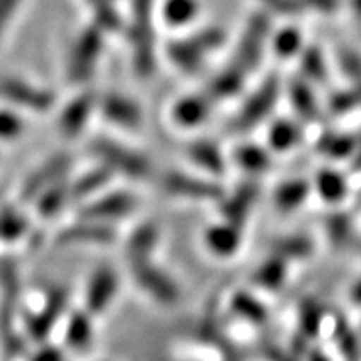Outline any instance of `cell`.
<instances>
[{"instance_id": "21", "label": "cell", "mask_w": 361, "mask_h": 361, "mask_svg": "<svg viewBox=\"0 0 361 361\" xmlns=\"http://www.w3.org/2000/svg\"><path fill=\"white\" fill-rule=\"evenodd\" d=\"M188 159L201 170L209 171L212 176H221L225 171V159L219 147L210 140H194L186 147Z\"/></svg>"}, {"instance_id": "51", "label": "cell", "mask_w": 361, "mask_h": 361, "mask_svg": "<svg viewBox=\"0 0 361 361\" xmlns=\"http://www.w3.org/2000/svg\"><path fill=\"white\" fill-rule=\"evenodd\" d=\"M354 10L357 15H361V0H354Z\"/></svg>"}, {"instance_id": "41", "label": "cell", "mask_w": 361, "mask_h": 361, "mask_svg": "<svg viewBox=\"0 0 361 361\" xmlns=\"http://www.w3.org/2000/svg\"><path fill=\"white\" fill-rule=\"evenodd\" d=\"M24 231H26V221H24L19 214H15V212H6V214L0 218V234L6 236L4 240H15V238L23 236Z\"/></svg>"}, {"instance_id": "29", "label": "cell", "mask_w": 361, "mask_h": 361, "mask_svg": "<svg viewBox=\"0 0 361 361\" xmlns=\"http://www.w3.org/2000/svg\"><path fill=\"white\" fill-rule=\"evenodd\" d=\"M315 188L328 203H339L347 195V180L336 170L324 168L315 177Z\"/></svg>"}, {"instance_id": "48", "label": "cell", "mask_w": 361, "mask_h": 361, "mask_svg": "<svg viewBox=\"0 0 361 361\" xmlns=\"http://www.w3.org/2000/svg\"><path fill=\"white\" fill-rule=\"evenodd\" d=\"M306 4L314 6L321 11H334L338 8V0H306Z\"/></svg>"}, {"instance_id": "8", "label": "cell", "mask_w": 361, "mask_h": 361, "mask_svg": "<svg viewBox=\"0 0 361 361\" xmlns=\"http://www.w3.org/2000/svg\"><path fill=\"white\" fill-rule=\"evenodd\" d=\"M0 96L11 104H17L19 107H26L35 113H47L56 104V94L52 90L39 89V87L30 85L26 81L13 80V78L0 81Z\"/></svg>"}, {"instance_id": "14", "label": "cell", "mask_w": 361, "mask_h": 361, "mask_svg": "<svg viewBox=\"0 0 361 361\" xmlns=\"http://www.w3.org/2000/svg\"><path fill=\"white\" fill-rule=\"evenodd\" d=\"M96 105H98V98L94 92H83L68 102L59 114V122H57L63 137L76 138L85 129Z\"/></svg>"}, {"instance_id": "36", "label": "cell", "mask_w": 361, "mask_h": 361, "mask_svg": "<svg viewBox=\"0 0 361 361\" xmlns=\"http://www.w3.org/2000/svg\"><path fill=\"white\" fill-rule=\"evenodd\" d=\"M197 8L200 6L195 0H168L164 8V19L171 26H183L194 19Z\"/></svg>"}, {"instance_id": "11", "label": "cell", "mask_w": 361, "mask_h": 361, "mask_svg": "<svg viewBox=\"0 0 361 361\" xmlns=\"http://www.w3.org/2000/svg\"><path fill=\"white\" fill-rule=\"evenodd\" d=\"M100 113L107 122L124 129H137L142 126L144 114L135 100L118 92H107L98 100Z\"/></svg>"}, {"instance_id": "27", "label": "cell", "mask_w": 361, "mask_h": 361, "mask_svg": "<svg viewBox=\"0 0 361 361\" xmlns=\"http://www.w3.org/2000/svg\"><path fill=\"white\" fill-rule=\"evenodd\" d=\"M290 100L293 109L308 122H315L319 118V105L315 100L314 90L305 80H291L290 83Z\"/></svg>"}, {"instance_id": "12", "label": "cell", "mask_w": 361, "mask_h": 361, "mask_svg": "<svg viewBox=\"0 0 361 361\" xmlns=\"http://www.w3.org/2000/svg\"><path fill=\"white\" fill-rule=\"evenodd\" d=\"M72 162H74V159H72V155H68V153H57V155L48 159L43 166L37 168V170L26 179V183H24V200H34V197L41 195V192L48 190L50 186L56 185L57 180H61V177L67 176L68 170L72 168Z\"/></svg>"}, {"instance_id": "1", "label": "cell", "mask_w": 361, "mask_h": 361, "mask_svg": "<svg viewBox=\"0 0 361 361\" xmlns=\"http://www.w3.org/2000/svg\"><path fill=\"white\" fill-rule=\"evenodd\" d=\"M131 52L133 67L140 78H149L157 68L155 61V28L153 0H131Z\"/></svg>"}, {"instance_id": "43", "label": "cell", "mask_w": 361, "mask_h": 361, "mask_svg": "<svg viewBox=\"0 0 361 361\" xmlns=\"http://www.w3.org/2000/svg\"><path fill=\"white\" fill-rule=\"evenodd\" d=\"M321 308L317 306L315 300H306L302 305V312H300V321H302V328L308 334H315L319 330V323H321Z\"/></svg>"}, {"instance_id": "33", "label": "cell", "mask_w": 361, "mask_h": 361, "mask_svg": "<svg viewBox=\"0 0 361 361\" xmlns=\"http://www.w3.org/2000/svg\"><path fill=\"white\" fill-rule=\"evenodd\" d=\"M90 339H92V326H90L89 312H76L72 314V317L68 319L67 326V343L72 348H81L89 347Z\"/></svg>"}, {"instance_id": "19", "label": "cell", "mask_w": 361, "mask_h": 361, "mask_svg": "<svg viewBox=\"0 0 361 361\" xmlns=\"http://www.w3.org/2000/svg\"><path fill=\"white\" fill-rule=\"evenodd\" d=\"M170 61L185 74H197L204 67V52L190 37L176 39L166 44Z\"/></svg>"}, {"instance_id": "42", "label": "cell", "mask_w": 361, "mask_h": 361, "mask_svg": "<svg viewBox=\"0 0 361 361\" xmlns=\"http://www.w3.org/2000/svg\"><path fill=\"white\" fill-rule=\"evenodd\" d=\"M24 129V122L10 111H0V138H17Z\"/></svg>"}, {"instance_id": "50", "label": "cell", "mask_w": 361, "mask_h": 361, "mask_svg": "<svg viewBox=\"0 0 361 361\" xmlns=\"http://www.w3.org/2000/svg\"><path fill=\"white\" fill-rule=\"evenodd\" d=\"M357 144H360V149H356V159H354V164H352L354 170H361V142Z\"/></svg>"}, {"instance_id": "3", "label": "cell", "mask_w": 361, "mask_h": 361, "mask_svg": "<svg viewBox=\"0 0 361 361\" xmlns=\"http://www.w3.org/2000/svg\"><path fill=\"white\" fill-rule=\"evenodd\" d=\"M104 50V30L100 26H90L83 30L68 54L67 78L71 83H85L92 78L96 65L100 61Z\"/></svg>"}, {"instance_id": "32", "label": "cell", "mask_w": 361, "mask_h": 361, "mask_svg": "<svg viewBox=\"0 0 361 361\" xmlns=\"http://www.w3.org/2000/svg\"><path fill=\"white\" fill-rule=\"evenodd\" d=\"M68 200H71V185L63 179L57 180L56 185L50 186L39 197V214L43 218H52L63 209V204Z\"/></svg>"}, {"instance_id": "38", "label": "cell", "mask_w": 361, "mask_h": 361, "mask_svg": "<svg viewBox=\"0 0 361 361\" xmlns=\"http://www.w3.org/2000/svg\"><path fill=\"white\" fill-rule=\"evenodd\" d=\"M273 48H275L276 56L293 57L295 54L302 52V35L295 28L281 30L273 39Z\"/></svg>"}, {"instance_id": "18", "label": "cell", "mask_w": 361, "mask_h": 361, "mask_svg": "<svg viewBox=\"0 0 361 361\" xmlns=\"http://www.w3.org/2000/svg\"><path fill=\"white\" fill-rule=\"evenodd\" d=\"M204 243L216 257H233L242 245V233H240V227L228 224V221L212 225L204 231Z\"/></svg>"}, {"instance_id": "37", "label": "cell", "mask_w": 361, "mask_h": 361, "mask_svg": "<svg viewBox=\"0 0 361 361\" xmlns=\"http://www.w3.org/2000/svg\"><path fill=\"white\" fill-rule=\"evenodd\" d=\"M231 306H233V310L238 315H242V317L249 319V321H255V323H262L267 317V312L264 308V305L247 293L234 295Z\"/></svg>"}, {"instance_id": "10", "label": "cell", "mask_w": 361, "mask_h": 361, "mask_svg": "<svg viewBox=\"0 0 361 361\" xmlns=\"http://www.w3.org/2000/svg\"><path fill=\"white\" fill-rule=\"evenodd\" d=\"M118 291V275L111 266H100L92 273L85 291V306L90 315L104 314Z\"/></svg>"}, {"instance_id": "24", "label": "cell", "mask_w": 361, "mask_h": 361, "mask_svg": "<svg viewBox=\"0 0 361 361\" xmlns=\"http://www.w3.org/2000/svg\"><path fill=\"white\" fill-rule=\"evenodd\" d=\"M159 242V228L153 224H144L135 228L128 240V258L137 260V258H149L155 251Z\"/></svg>"}, {"instance_id": "25", "label": "cell", "mask_w": 361, "mask_h": 361, "mask_svg": "<svg viewBox=\"0 0 361 361\" xmlns=\"http://www.w3.org/2000/svg\"><path fill=\"white\" fill-rule=\"evenodd\" d=\"M111 177H113V171L104 164L94 170H89L71 185V200H87L89 195L96 194L105 185H109Z\"/></svg>"}, {"instance_id": "40", "label": "cell", "mask_w": 361, "mask_h": 361, "mask_svg": "<svg viewBox=\"0 0 361 361\" xmlns=\"http://www.w3.org/2000/svg\"><path fill=\"white\" fill-rule=\"evenodd\" d=\"M190 39L204 54H209L218 50V48L225 43V32L221 28L210 26V28H203L200 30L197 34L190 35Z\"/></svg>"}, {"instance_id": "34", "label": "cell", "mask_w": 361, "mask_h": 361, "mask_svg": "<svg viewBox=\"0 0 361 361\" xmlns=\"http://www.w3.org/2000/svg\"><path fill=\"white\" fill-rule=\"evenodd\" d=\"M300 68H302L305 78H308L310 81H315V83H324V81H326V61H324L323 52H321L317 47H308L302 50V56H300Z\"/></svg>"}, {"instance_id": "35", "label": "cell", "mask_w": 361, "mask_h": 361, "mask_svg": "<svg viewBox=\"0 0 361 361\" xmlns=\"http://www.w3.org/2000/svg\"><path fill=\"white\" fill-rule=\"evenodd\" d=\"M326 234L328 240L336 245V247H345L352 238V224L347 214L343 212H336L326 218Z\"/></svg>"}, {"instance_id": "17", "label": "cell", "mask_w": 361, "mask_h": 361, "mask_svg": "<svg viewBox=\"0 0 361 361\" xmlns=\"http://www.w3.org/2000/svg\"><path fill=\"white\" fill-rule=\"evenodd\" d=\"M258 197V186L252 183H245L238 188L233 194V197L228 200H221V214H224L225 221L242 227L247 221L249 214L255 201Z\"/></svg>"}, {"instance_id": "16", "label": "cell", "mask_w": 361, "mask_h": 361, "mask_svg": "<svg viewBox=\"0 0 361 361\" xmlns=\"http://www.w3.org/2000/svg\"><path fill=\"white\" fill-rule=\"evenodd\" d=\"M212 100L209 96H185L173 104L171 107V118L180 128H197L209 118L210 111H212Z\"/></svg>"}, {"instance_id": "23", "label": "cell", "mask_w": 361, "mask_h": 361, "mask_svg": "<svg viewBox=\"0 0 361 361\" xmlns=\"http://www.w3.org/2000/svg\"><path fill=\"white\" fill-rule=\"evenodd\" d=\"M286 262L288 260L276 257V255L262 262L260 266L257 267V271H255V275H252L255 284L269 291L281 290L282 284L288 279V264Z\"/></svg>"}, {"instance_id": "44", "label": "cell", "mask_w": 361, "mask_h": 361, "mask_svg": "<svg viewBox=\"0 0 361 361\" xmlns=\"http://www.w3.org/2000/svg\"><path fill=\"white\" fill-rule=\"evenodd\" d=\"M339 65L343 72H347L348 76L354 80H361V57L352 50H341L339 52Z\"/></svg>"}, {"instance_id": "52", "label": "cell", "mask_w": 361, "mask_h": 361, "mask_svg": "<svg viewBox=\"0 0 361 361\" xmlns=\"http://www.w3.org/2000/svg\"><path fill=\"white\" fill-rule=\"evenodd\" d=\"M314 361H326V357H324V356H323V354H315Z\"/></svg>"}, {"instance_id": "49", "label": "cell", "mask_w": 361, "mask_h": 361, "mask_svg": "<svg viewBox=\"0 0 361 361\" xmlns=\"http://www.w3.org/2000/svg\"><path fill=\"white\" fill-rule=\"evenodd\" d=\"M352 300L357 302V305H361V279L357 281V284L352 288Z\"/></svg>"}, {"instance_id": "22", "label": "cell", "mask_w": 361, "mask_h": 361, "mask_svg": "<svg viewBox=\"0 0 361 361\" xmlns=\"http://www.w3.org/2000/svg\"><path fill=\"white\" fill-rule=\"evenodd\" d=\"M310 195V183L305 179L284 180L276 186L273 194V203L281 212H293L302 207Z\"/></svg>"}, {"instance_id": "45", "label": "cell", "mask_w": 361, "mask_h": 361, "mask_svg": "<svg viewBox=\"0 0 361 361\" xmlns=\"http://www.w3.org/2000/svg\"><path fill=\"white\" fill-rule=\"evenodd\" d=\"M264 2L279 13H295L300 8V2L297 0H264Z\"/></svg>"}, {"instance_id": "6", "label": "cell", "mask_w": 361, "mask_h": 361, "mask_svg": "<svg viewBox=\"0 0 361 361\" xmlns=\"http://www.w3.org/2000/svg\"><path fill=\"white\" fill-rule=\"evenodd\" d=\"M131 275L140 290L146 291L152 299L161 305H176L180 297V291L168 273L157 267L152 258H137L129 260Z\"/></svg>"}, {"instance_id": "26", "label": "cell", "mask_w": 361, "mask_h": 361, "mask_svg": "<svg viewBox=\"0 0 361 361\" xmlns=\"http://www.w3.org/2000/svg\"><path fill=\"white\" fill-rule=\"evenodd\" d=\"M273 255L284 258V260H305L315 251V243L308 236H284L271 243Z\"/></svg>"}, {"instance_id": "47", "label": "cell", "mask_w": 361, "mask_h": 361, "mask_svg": "<svg viewBox=\"0 0 361 361\" xmlns=\"http://www.w3.org/2000/svg\"><path fill=\"white\" fill-rule=\"evenodd\" d=\"M32 361H63V356L57 348L47 347L43 348V350H39L37 354L32 357Z\"/></svg>"}, {"instance_id": "31", "label": "cell", "mask_w": 361, "mask_h": 361, "mask_svg": "<svg viewBox=\"0 0 361 361\" xmlns=\"http://www.w3.org/2000/svg\"><path fill=\"white\" fill-rule=\"evenodd\" d=\"M269 146L275 152H290L300 142L299 126L290 122V120H276L269 128V137H267Z\"/></svg>"}, {"instance_id": "20", "label": "cell", "mask_w": 361, "mask_h": 361, "mask_svg": "<svg viewBox=\"0 0 361 361\" xmlns=\"http://www.w3.org/2000/svg\"><path fill=\"white\" fill-rule=\"evenodd\" d=\"M245 78H247V74L231 63L228 67L221 68V71L207 83V92H204V94L209 96L212 102H221L228 100V98H234V96L243 89V85H245Z\"/></svg>"}, {"instance_id": "2", "label": "cell", "mask_w": 361, "mask_h": 361, "mask_svg": "<svg viewBox=\"0 0 361 361\" xmlns=\"http://www.w3.org/2000/svg\"><path fill=\"white\" fill-rule=\"evenodd\" d=\"M90 153L98 157L104 166L109 168L113 173H124L131 179H147L152 176V162L142 153L133 152L124 144L111 140V138L98 137L90 140Z\"/></svg>"}, {"instance_id": "9", "label": "cell", "mask_w": 361, "mask_h": 361, "mask_svg": "<svg viewBox=\"0 0 361 361\" xmlns=\"http://www.w3.org/2000/svg\"><path fill=\"white\" fill-rule=\"evenodd\" d=\"M138 203H140L138 197L131 192H111L87 203L80 210V216L83 219H94V221L124 218V216L133 214Z\"/></svg>"}, {"instance_id": "39", "label": "cell", "mask_w": 361, "mask_h": 361, "mask_svg": "<svg viewBox=\"0 0 361 361\" xmlns=\"http://www.w3.org/2000/svg\"><path fill=\"white\" fill-rule=\"evenodd\" d=\"M92 8L96 11V26L109 32L118 30L120 17L111 0H92Z\"/></svg>"}, {"instance_id": "13", "label": "cell", "mask_w": 361, "mask_h": 361, "mask_svg": "<svg viewBox=\"0 0 361 361\" xmlns=\"http://www.w3.org/2000/svg\"><path fill=\"white\" fill-rule=\"evenodd\" d=\"M116 240V231L105 221L85 219L81 224H74L59 233L57 242L65 245H107Z\"/></svg>"}, {"instance_id": "15", "label": "cell", "mask_w": 361, "mask_h": 361, "mask_svg": "<svg viewBox=\"0 0 361 361\" xmlns=\"http://www.w3.org/2000/svg\"><path fill=\"white\" fill-rule=\"evenodd\" d=\"M67 306V290L63 288H52L48 293V300L44 308L41 310L39 315H32L26 319V326H28L30 336L34 339H44L47 334L50 332V328L57 321V317L61 315V312Z\"/></svg>"}, {"instance_id": "4", "label": "cell", "mask_w": 361, "mask_h": 361, "mask_svg": "<svg viewBox=\"0 0 361 361\" xmlns=\"http://www.w3.org/2000/svg\"><path fill=\"white\" fill-rule=\"evenodd\" d=\"M279 92H281V80L276 74H271L245 100V104H243L242 109L238 111L228 129L233 133H245V131H251L252 128L262 124L275 107L276 100H279Z\"/></svg>"}, {"instance_id": "30", "label": "cell", "mask_w": 361, "mask_h": 361, "mask_svg": "<svg viewBox=\"0 0 361 361\" xmlns=\"http://www.w3.org/2000/svg\"><path fill=\"white\" fill-rule=\"evenodd\" d=\"M357 140L350 135L339 133H324L317 140V152L326 155L330 159H345L350 157L352 153H356Z\"/></svg>"}, {"instance_id": "5", "label": "cell", "mask_w": 361, "mask_h": 361, "mask_svg": "<svg viewBox=\"0 0 361 361\" xmlns=\"http://www.w3.org/2000/svg\"><path fill=\"white\" fill-rule=\"evenodd\" d=\"M269 35V17L266 13L252 15L243 30L242 37L234 50L233 65L245 74H251L260 65V59L266 50V41Z\"/></svg>"}, {"instance_id": "7", "label": "cell", "mask_w": 361, "mask_h": 361, "mask_svg": "<svg viewBox=\"0 0 361 361\" xmlns=\"http://www.w3.org/2000/svg\"><path fill=\"white\" fill-rule=\"evenodd\" d=\"M161 188L168 195L173 197H185L195 201H221L225 197L224 188L218 183L207 179H195V177L183 173V171H170L162 176Z\"/></svg>"}, {"instance_id": "28", "label": "cell", "mask_w": 361, "mask_h": 361, "mask_svg": "<svg viewBox=\"0 0 361 361\" xmlns=\"http://www.w3.org/2000/svg\"><path fill=\"white\" fill-rule=\"evenodd\" d=\"M234 162L242 170L249 171V173H264L266 170H269L271 166V157L269 153L264 149V147L257 146V144H243V146H238L233 153Z\"/></svg>"}, {"instance_id": "46", "label": "cell", "mask_w": 361, "mask_h": 361, "mask_svg": "<svg viewBox=\"0 0 361 361\" xmlns=\"http://www.w3.org/2000/svg\"><path fill=\"white\" fill-rule=\"evenodd\" d=\"M19 2L20 0H0V34H2V28L6 24L10 23L11 15L15 13Z\"/></svg>"}]
</instances>
